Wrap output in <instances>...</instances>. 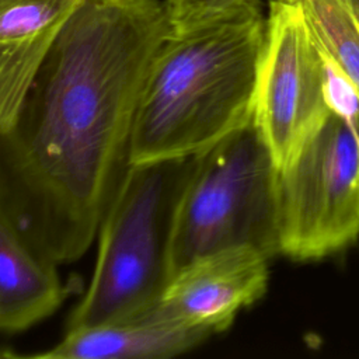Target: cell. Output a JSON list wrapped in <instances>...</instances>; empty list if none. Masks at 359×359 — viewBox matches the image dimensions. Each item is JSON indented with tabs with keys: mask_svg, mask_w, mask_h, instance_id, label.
<instances>
[{
	"mask_svg": "<svg viewBox=\"0 0 359 359\" xmlns=\"http://www.w3.org/2000/svg\"><path fill=\"white\" fill-rule=\"evenodd\" d=\"M172 31L164 0H84L0 130V216L65 265L94 243L130 164L151 60Z\"/></svg>",
	"mask_w": 359,
	"mask_h": 359,
	"instance_id": "obj_1",
	"label": "cell"
},
{
	"mask_svg": "<svg viewBox=\"0 0 359 359\" xmlns=\"http://www.w3.org/2000/svg\"><path fill=\"white\" fill-rule=\"evenodd\" d=\"M265 36L259 0L172 29L143 83L130 163L196 156L245 123Z\"/></svg>",
	"mask_w": 359,
	"mask_h": 359,
	"instance_id": "obj_2",
	"label": "cell"
},
{
	"mask_svg": "<svg viewBox=\"0 0 359 359\" xmlns=\"http://www.w3.org/2000/svg\"><path fill=\"white\" fill-rule=\"evenodd\" d=\"M196 156L130 163L98 229L90 285L66 330L149 311L172 276L175 220Z\"/></svg>",
	"mask_w": 359,
	"mask_h": 359,
	"instance_id": "obj_3",
	"label": "cell"
},
{
	"mask_svg": "<svg viewBox=\"0 0 359 359\" xmlns=\"http://www.w3.org/2000/svg\"><path fill=\"white\" fill-rule=\"evenodd\" d=\"M236 247L279 254L278 167L252 116L196 154L175 220L172 273Z\"/></svg>",
	"mask_w": 359,
	"mask_h": 359,
	"instance_id": "obj_4",
	"label": "cell"
},
{
	"mask_svg": "<svg viewBox=\"0 0 359 359\" xmlns=\"http://www.w3.org/2000/svg\"><path fill=\"white\" fill-rule=\"evenodd\" d=\"M279 252L318 259L359 237V119L328 109L278 170Z\"/></svg>",
	"mask_w": 359,
	"mask_h": 359,
	"instance_id": "obj_5",
	"label": "cell"
},
{
	"mask_svg": "<svg viewBox=\"0 0 359 359\" xmlns=\"http://www.w3.org/2000/svg\"><path fill=\"white\" fill-rule=\"evenodd\" d=\"M328 109L321 50L296 6L271 0L252 118L278 170Z\"/></svg>",
	"mask_w": 359,
	"mask_h": 359,
	"instance_id": "obj_6",
	"label": "cell"
},
{
	"mask_svg": "<svg viewBox=\"0 0 359 359\" xmlns=\"http://www.w3.org/2000/svg\"><path fill=\"white\" fill-rule=\"evenodd\" d=\"M268 259L251 247L220 250L192 259L172 273L160 299L144 314L209 337L222 332L241 309L264 296Z\"/></svg>",
	"mask_w": 359,
	"mask_h": 359,
	"instance_id": "obj_7",
	"label": "cell"
},
{
	"mask_svg": "<svg viewBox=\"0 0 359 359\" xmlns=\"http://www.w3.org/2000/svg\"><path fill=\"white\" fill-rule=\"evenodd\" d=\"M84 0H0V129L14 121L56 34Z\"/></svg>",
	"mask_w": 359,
	"mask_h": 359,
	"instance_id": "obj_8",
	"label": "cell"
},
{
	"mask_svg": "<svg viewBox=\"0 0 359 359\" xmlns=\"http://www.w3.org/2000/svg\"><path fill=\"white\" fill-rule=\"evenodd\" d=\"M208 334L178 323L143 314L132 318L66 330L50 349L24 358L36 359H160L188 352Z\"/></svg>",
	"mask_w": 359,
	"mask_h": 359,
	"instance_id": "obj_9",
	"label": "cell"
},
{
	"mask_svg": "<svg viewBox=\"0 0 359 359\" xmlns=\"http://www.w3.org/2000/svg\"><path fill=\"white\" fill-rule=\"evenodd\" d=\"M57 266L0 216V334L25 331L62 306L69 289Z\"/></svg>",
	"mask_w": 359,
	"mask_h": 359,
	"instance_id": "obj_10",
	"label": "cell"
},
{
	"mask_svg": "<svg viewBox=\"0 0 359 359\" xmlns=\"http://www.w3.org/2000/svg\"><path fill=\"white\" fill-rule=\"evenodd\" d=\"M300 11L318 49L359 97V0H286Z\"/></svg>",
	"mask_w": 359,
	"mask_h": 359,
	"instance_id": "obj_11",
	"label": "cell"
},
{
	"mask_svg": "<svg viewBox=\"0 0 359 359\" xmlns=\"http://www.w3.org/2000/svg\"><path fill=\"white\" fill-rule=\"evenodd\" d=\"M252 0H164L172 29L192 25Z\"/></svg>",
	"mask_w": 359,
	"mask_h": 359,
	"instance_id": "obj_12",
	"label": "cell"
},
{
	"mask_svg": "<svg viewBox=\"0 0 359 359\" xmlns=\"http://www.w3.org/2000/svg\"><path fill=\"white\" fill-rule=\"evenodd\" d=\"M324 62L325 100L328 108L349 119H359V97L353 86L328 59L324 57Z\"/></svg>",
	"mask_w": 359,
	"mask_h": 359,
	"instance_id": "obj_13",
	"label": "cell"
}]
</instances>
